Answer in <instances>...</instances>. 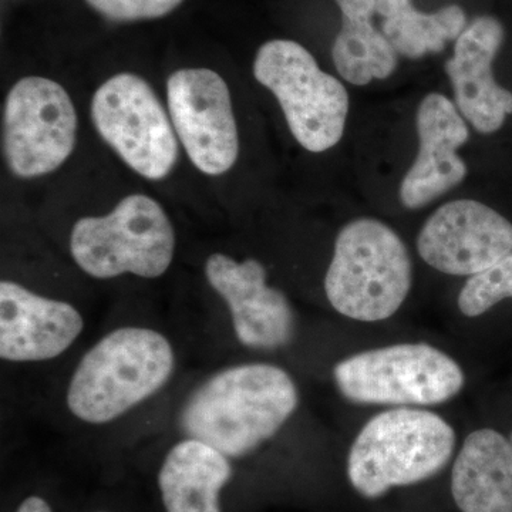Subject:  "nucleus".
I'll use <instances>...</instances> for the list:
<instances>
[{
	"label": "nucleus",
	"mask_w": 512,
	"mask_h": 512,
	"mask_svg": "<svg viewBox=\"0 0 512 512\" xmlns=\"http://www.w3.org/2000/svg\"><path fill=\"white\" fill-rule=\"evenodd\" d=\"M298 402L296 384L284 369L247 363L208 377L185 400L178 423L188 439L239 458L272 439Z\"/></svg>",
	"instance_id": "nucleus-1"
},
{
	"label": "nucleus",
	"mask_w": 512,
	"mask_h": 512,
	"mask_svg": "<svg viewBox=\"0 0 512 512\" xmlns=\"http://www.w3.org/2000/svg\"><path fill=\"white\" fill-rule=\"evenodd\" d=\"M175 353L154 329H114L87 350L67 389L70 413L89 424L119 419L170 380Z\"/></svg>",
	"instance_id": "nucleus-2"
},
{
	"label": "nucleus",
	"mask_w": 512,
	"mask_h": 512,
	"mask_svg": "<svg viewBox=\"0 0 512 512\" xmlns=\"http://www.w3.org/2000/svg\"><path fill=\"white\" fill-rule=\"evenodd\" d=\"M454 446L456 433L439 414L406 407L377 414L350 448V483L363 497H382L390 488L436 476Z\"/></svg>",
	"instance_id": "nucleus-3"
},
{
	"label": "nucleus",
	"mask_w": 512,
	"mask_h": 512,
	"mask_svg": "<svg viewBox=\"0 0 512 512\" xmlns=\"http://www.w3.org/2000/svg\"><path fill=\"white\" fill-rule=\"evenodd\" d=\"M412 288V261L399 235L372 218L339 232L325 278L330 305L346 318L379 322L399 311Z\"/></svg>",
	"instance_id": "nucleus-4"
},
{
	"label": "nucleus",
	"mask_w": 512,
	"mask_h": 512,
	"mask_svg": "<svg viewBox=\"0 0 512 512\" xmlns=\"http://www.w3.org/2000/svg\"><path fill=\"white\" fill-rule=\"evenodd\" d=\"M70 252L77 266L96 279L124 274L154 279L173 262L175 231L156 200L133 194L110 214L80 218L70 235Z\"/></svg>",
	"instance_id": "nucleus-5"
},
{
	"label": "nucleus",
	"mask_w": 512,
	"mask_h": 512,
	"mask_svg": "<svg viewBox=\"0 0 512 512\" xmlns=\"http://www.w3.org/2000/svg\"><path fill=\"white\" fill-rule=\"evenodd\" d=\"M254 76L275 94L289 130L305 150L323 153L339 143L348 119V92L320 70L305 47L293 40L266 42L256 53Z\"/></svg>",
	"instance_id": "nucleus-6"
},
{
	"label": "nucleus",
	"mask_w": 512,
	"mask_h": 512,
	"mask_svg": "<svg viewBox=\"0 0 512 512\" xmlns=\"http://www.w3.org/2000/svg\"><path fill=\"white\" fill-rule=\"evenodd\" d=\"M339 392L353 403L433 406L464 386L450 356L426 343H400L342 360L333 370Z\"/></svg>",
	"instance_id": "nucleus-7"
},
{
	"label": "nucleus",
	"mask_w": 512,
	"mask_h": 512,
	"mask_svg": "<svg viewBox=\"0 0 512 512\" xmlns=\"http://www.w3.org/2000/svg\"><path fill=\"white\" fill-rule=\"evenodd\" d=\"M92 119L101 138L147 180H163L177 164L173 121L150 84L120 73L101 84L92 100Z\"/></svg>",
	"instance_id": "nucleus-8"
},
{
	"label": "nucleus",
	"mask_w": 512,
	"mask_h": 512,
	"mask_svg": "<svg viewBox=\"0 0 512 512\" xmlns=\"http://www.w3.org/2000/svg\"><path fill=\"white\" fill-rule=\"evenodd\" d=\"M3 128L6 163L20 178L53 173L76 147L73 101L59 83L46 77H23L10 89Z\"/></svg>",
	"instance_id": "nucleus-9"
},
{
	"label": "nucleus",
	"mask_w": 512,
	"mask_h": 512,
	"mask_svg": "<svg viewBox=\"0 0 512 512\" xmlns=\"http://www.w3.org/2000/svg\"><path fill=\"white\" fill-rule=\"evenodd\" d=\"M167 103L175 133L192 164L207 175L237 163L239 137L231 93L211 69H180L168 77Z\"/></svg>",
	"instance_id": "nucleus-10"
},
{
	"label": "nucleus",
	"mask_w": 512,
	"mask_h": 512,
	"mask_svg": "<svg viewBox=\"0 0 512 512\" xmlns=\"http://www.w3.org/2000/svg\"><path fill=\"white\" fill-rule=\"evenodd\" d=\"M417 249L443 274L477 275L511 254L512 224L481 202H448L424 224Z\"/></svg>",
	"instance_id": "nucleus-11"
},
{
	"label": "nucleus",
	"mask_w": 512,
	"mask_h": 512,
	"mask_svg": "<svg viewBox=\"0 0 512 512\" xmlns=\"http://www.w3.org/2000/svg\"><path fill=\"white\" fill-rule=\"evenodd\" d=\"M208 284L227 303L235 335L251 349L284 348L293 338L295 319L288 298L266 284L264 265L256 259L235 261L212 254L205 262Z\"/></svg>",
	"instance_id": "nucleus-12"
},
{
	"label": "nucleus",
	"mask_w": 512,
	"mask_h": 512,
	"mask_svg": "<svg viewBox=\"0 0 512 512\" xmlns=\"http://www.w3.org/2000/svg\"><path fill=\"white\" fill-rule=\"evenodd\" d=\"M82 313L16 282H0V357L35 363L62 355L83 332Z\"/></svg>",
	"instance_id": "nucleus-13"
},
{
	"label": "nucleus",
	"mask_w": 512,
	"mask_h": 512,
	"mask_svg": "<svg viewBox=\"0 0 512 512\" xmlns=\"http://www.w3.org/2000/svg\"><path fill=\"white\" fill-rule=\"evenodd\" d=\"M419 153L400 185V200L409 210H419L463 183L467 165L457 150L467 143L468 127L456 104L431 93L417 111Z\"/></svg>",
	"instance_id": "nucleus-14"
},
{
	"label": "nucleus",
	"mask_w": 512,
	"mask_h": 512,
	"mask_svg": "<svg viewBox=\"0 0 512 512\" xmlns=\"http://www.w3.org/2000/svg\"><path fill=\"white\" fill-rule=\"evenodd\" d=\"M503 40L504 28L497 19L478 18L458 37L454 57L446 63L458 110L483 134L500 130L512 114V93L493 74Z\"/></svg>",
	"instance_id": "nucleus-15"
},
{
	"label": "nucleus",
	"mask_w": 512,
	"mask_h": 512,
	"mask_svg": "<svg viewBox=\"0 0 512 512\" xmlns=\"http://www.w3.org/2000/svg\"><path fill=\"white\" fill-rule=\"evenodd\" d=\"M451 493L461 512H512V444L491 429L464 441L451 474Z\"/></svg>",
	"instance_id": "nucleus-16"
},
{
	"label": "nucleus",
	"mask_w": 512,
	"mask_h": 512,
	"mask_svg": "<svg viewBox=\"0 0 512 512\" xmlns=\"http://www.w3.org/2000/svg\"><path fill=\"white\" fill-rule=\"evenodd\" d=\"M231 477L227 456L187 437L168 451L158 474L165 510L221 512L220 494Z\"/></svg>",
	"instance_id": "nucleus-17"
},
{
	"label": "nucleus",
	"mask_w": 512,
	"mask_h": 512,
	"mask_svg": "<svg viewBox=\"0 0 512 512\" xmlns=\"http://www.w3.org/2000/svg\"><path fill=\"white\" fill-rule=\"evenodd\" d=\"M342 10V29L332 49L333 63L343 79L366 86L387 79L396 69L397 53L372 23L376 0H336Z\"/></svg>",
	"instance_id": "nucleus-18"
},
{
	"label": "nucleus",
	"mask_w": 512,
	"mask_h": 512,
	"mask_svg": "<svg viewBox=\"0 0 512 512\" xmlns=\"http://www.w3.org/2000/svg\"><path fill=\"white\" fill-rule=\"evenodd\" d=\"M376 12L384 18L383 35L390 45L409 59L441 52L466 30V13L456 5L423 13L413 8L412 0H376Z\"/></svg>",
	"instance_id": "nucleus-19"
},
{
	"label": "nucleus",
	"mask_w": 512,
	"mask_h": 512,
	"mask_svg": "<svg viewBox=\"0 0 512 512\" xmlns=\"http://www.w3.org/2000/svg\"><path fill=\"white\" fill-rule=\"evenodd\" d=\"M507 298H512V252L480 274L470 276L458 296V308L468 318H476Z\"/></svg>",
	"instance_id": "nucleus-20"
},
{
	"label": "nucleus",
	"mask_w": 512,
	"mask_h": 512,
	"mask_svg": "<svg viewBox=\"0 0 512 512\" xmlns=\"http://www.w3.org/2000/svg\"><path fill=\"white\" fill-rule=\"evenodd\" d=\"M104 18L116 22L163 18L183 0H86Z\"/></svg>",
	"instance_id": "nucleus-21"
},
{
	"label": "nucleus",
	"mask_w": 512,
	"mask_h": 512,
	"mask_svg": "<svg viewBox=\"0 0 512 512\" xmlns=\"http://www.w3.org/2000/svg\"><path fill=\"white\" fill-rule=\"evenodd\" d=\"M16 512H53L50 505L46 503L43 498L36 497V495H32V497L26 498L22 504L19 505L18 511Z\"/></svg>",
	"instance_id": "nucleus-22"
}]
</instances>
